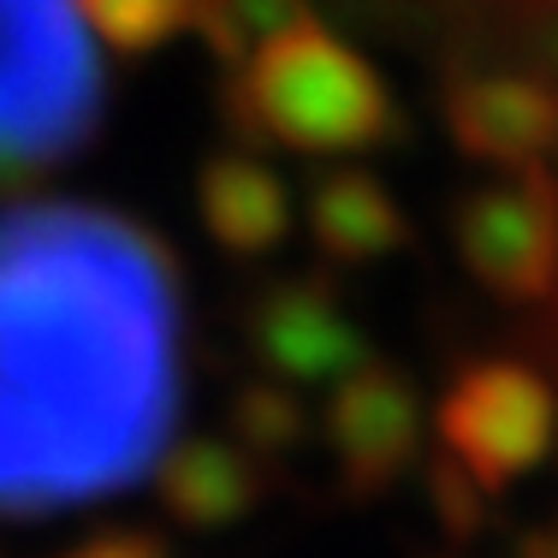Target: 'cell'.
I'll return each mask as SVG.
<instances>
[{
  "instance_id": "cell-1",
  "label": "cell",
  "mask_w": 558,
  "mask_h": 558,
  "mask_svg": "<svg viewBox=\"0 0 558 558\" xmlns=\"http://www.w3.org/2000/svg\"><path fill=\"white\" fill-rule=\"evenodd\" d=\"M184 410V268L108 203L0 215V517L137 487Z\"/></svg>"
},
{
  "instance_id": "cell-2",
  "label": "cell",
  "mask_w": 558,
  "mask_h": 558,
  "mask_svg": "<svg viewBox=\"0 0 558 558\" xmlns=\"http://www.w3.org/2000/svg\"><path fill=\"white\" fill-rule=\"evenodd\" d=\"M232 125L303 161H356L398 137V101L339 31L298 19L262 43L226 89Z\"/></svg>"
},
{
  "instance_id": "cell-3",
  "label": "cell",
  "mask_w": 558,
  "mask_h": 558,
  "mask_svg": "<svg viewBox=\"0 0 558 558\" xmlns=\"http://www.w3.org/2000/svg\"><path fill=\"white\" fill-rule=\"evenodd\" d=\"M108 113V72L72 0H0V184L84 155Z\"/></svg>"
},
{
  "instance_id": "cell-4",
  "label": "cell",
  "mask_w": 558,
  "mask_h": 558,
  "mask_svg": "<svg viewBox=\"0 0 558 558\" xmlns=\"http://www.w3.org/2000/svg\"><path fill=\"white\" fill-rule=\"evenodd\" d=\"M434 428H440L451 470H463L494 499L553 451L558 398L529 363L487 356V363H470L446 387Z\"/></svg>"
},
{
  "instance_id": "cell-5",
  "label": "cell",
  "mask_w": 558,
  "mask_h": 558,
  "mask_svg": "<svg viewBox=\"0 0 558 558\" xmlns=\"http://www.w3.org/2000/svg\"><path fill=\"white\" fill-rule=\"evenodd\" d=\"M463 268L511 303H547L558 291V184L541 167L475 184L451 215Z\"/></svg>"
},
{
  "instance_id": "cell-6",
  "label": "cell",
  "mask_w": 558,
  "mask_h": 558,
  "mask_svg": "<svg viewBox=\"0 0 558 558\" xmlns=\"http://www.w3.org/2000/svg\"><path fill=\"white\" fill-rule=\"evenodd\" d=\"M327 446H333L339 482L356 499H380L392 482H404L422 451V398L392 363H363L333 380L327 404Z\"/></svg>"
},
{
  "instance_id": "cell-7",
  "label": "cell",
  "mask_w": 558,
  "mask_h": 558,
  "mask_svg": "<svg viewBox=\"0 0 558 558\" xmlns=\"http://www.w3.org/2000/svg\"><path fill=\"white\" fill-rule=\"evenodd\" d=\"M244 344L268 375L291 380V387H315V380H339L368 356L363 327L339 303L333 286L298 274L274 279L250 298L244 310Z\"/></svg>"
},
{
  "instance_id": "cell-8",
  "label": "cell",
  "mask_w": 558,
  "mask_h": 558,
  "mask_svg": "<svg viewBox=\"0 0 558 558\" xmlns=\"http://www.w3.org/2000/svg\"><path fill=\"white\" fill-rule=\"evenodd\" d=\"M446 131L475 161L541 167L558 155V89L523 72H470L446 89Z\"/></svg>"
},
{
  "instance_id": "cell-9",
  "label": "cell",
  "mask_w": 558,
  "mask_h": 558,
  "mask_svg": "<svg viewBox=\"0 0 558 558\" xmlns=\"http://www.w3.org/2000/svg\"><path fill=\"white\" fill-rule=\"evenodd\" d=\"M155 505L191 535H215L232 529L268 499V475L238 440L226 434H191V440H172L155 458Z\"/></svg>"
},
{
  "instance_id": "cell-10",
  "label": "cell",
  "mask_w": 558,
  "mask_h": 558,
  "mask_svg": "<svg viewBox=\"0 0 558 558\" xmlns=\"http://www.w3.org/2000/svg\"><path fill=\"white\" fill-rule=\"evenodd\" d=\"M196 220L226 256L256 262L291 238V191L250 149H220L196 172Z\"/></svg>"
},
{
  "instance_id": "cell-11",
  "label": "cell",
  "mask_w": 558,
  "mask_h": 558,
  "mask_svg": "<svg viewBox=\"0 0 558 558\" xmlns=\"http://www.w3.org/2000/svg\"><path fill=\"white\" fill-rule=\"evenodd\" d=\"M310 238L327 262L363 268V262H387L410 244V220L398 208V196L375 179L368 167H333L310 184L303 203Z\"/></svg>"
},
{
  "instance_id": "cell-12",
  "label": "cell",
  "mask_w": 558,
  "mask_h": 558,
  "mask_svg": "<svg viewBox=\"0 0 558 558\" xmlns=\"http://www.w3.org/2000/svg\"><path fill=\"white\" fill-rule=\"evenodd\" d=\"M72 12L96 43H108L125 60H143L196 31V0H72Z\"/></svg>"
},
{
  "instance_id": "cell-13",
  "label": "cell",
  "mask_w": 558,
  "mask_h": 558,
  "mask_svg": "<svg viewBox=\"0 0 558 558\" xmlns=\"http://www.w3.org/2000/svg\"><path fill=\"white\" fill-rule=\"evenodd\" d=\"M226 440H238L256 463L291 458V451L310 440V410H303V398L291 387H279V380H250L232 398V434Z\"/></svg>"
},
{
  "instance_id": "cell-14",
  "label": "cell",
  "mask_w": 558,
  "mask_h": 558,
  "mask_svg": "<svg viewBox=\"0 0 558 558\" xmlns=\"http://www.w3.org/2000/svg\"><path fill=\"white\" fill-rule=\"evenodd\" d=\"M298 19H310L303 0H196V31L208 36V48H215L232 72Z\"/></svg>"
},
{
  "instance_id": "cell-15",
  "label": "cell",
  "mask_w": 558,
  "mask_h": 558,
  "mask_svg": "<svg viewBox=\"0 0 558 558\" xmlns=\"http://www.w3.org/2000/svg\"><path fill=\"white\" fill-rule=\"evenodd\" d=\"M54 558H172V541L155 529H96V535L60 547Z\"/></svg>"
},
{
  "instance_id": "cell-16",
  "label": "cell",
  "mask_w": 558,
  "mask_h": 558,
  "mask_svg": "<svg viewBox=\"0 0 558 558\" xmlns=\"http://www.w3.org/2000/svg\"><path fill=\"white\" fill-rule=\"evenodd\" d=\"M529 558H558V529H553V535H541L535 547H529Z\"/></svg>"
}]
</instances>
